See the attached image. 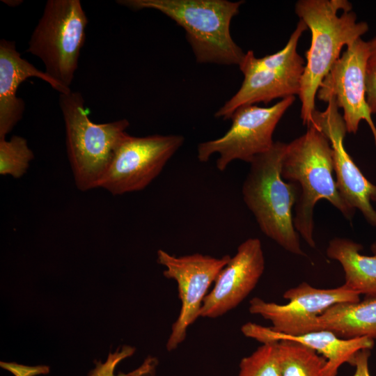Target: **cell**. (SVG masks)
Listing matches in <instances>:
<instances>
[{
	"mask_svg": "<svg viewBox=\"0 0 376 376\" xmlns=\"http://www.w3.org/2000/svg\"><path fill=\"white\" fill-rule=\"evenodd\" d=\"M243 334L262 343L290 340L302 344L327 361L324 376H336L339 368L345 363H351L354 355L363 349L371 350L375 340L368 337L342 338L327 330H319L290 336L272 331L269 327L248 322L242 327Z\"/></svg>",
	"mask_w": 376,
	"mask_h": 376,
	"instance_id": "16",
	"label": "cell"
},
{
	"mask_svg": "<svg viewBox=\"0 0 376 376\" xmlns=\"http://www.w3.org/2000/svg\"><path fill=\"white\" fill-rule=\"evenodd\" d=\"M319 330L330 331L342 338L376 340V297L333 305L311 323L306 333Z\"/></svg>",
	"mask_w": 376,
	"mask_h": 376,
	"instance_id": "17",
	"label": "cell"
},
{
	"mask_svg": "<svg viewBox=\"0 0 376 376\" xmlns=\"http://www.w3.org/2000/svg\"><path fill=\"white\" fill-rule=\"evenodd\" d=\"M338 109L335 99H329L324 111H314L311 124L316 126L330 142L336 182L341 196L376 227V210L372 205V202H376V185L365 177L345 148L344 139L347 132Z\"/></svg>",
	"mask_w": 376,
	"mask_h": 376,
	"instance_id": "13",
	"label": "cell"
},
{
	"mask_svg": "<svg viewBox=\"0 0 376 376\" xmlns=\"http://www.w3.org/2000/svg\"><path fill=\"white\" fill-rule=\"evenodd\" d=\"M308 29L299 19L288 41L280 51L257 58L253 51L246 53L239 65L244 75L242 84L214 116L224 120L230 119L238 108L265 104L277 99H285L299 95L304 71V61L297 52L298 42Z\"/></svg>",
	"mask_w": 376,
	"mask_h": 376,
	"instance_id": "6",
	"label": "cell"
},
{
	"mask_svg": "<svg viewBox=\"0 0 376 376\" xmlns=\"http://www.w3.org/2000/svg\"><path fill=\"white\" fill-rule=\"evenodd\" d=\"M183 143L181 135L134 136L127 134L117 148L97 188L114 196L145 189L160 174Z\"/></svg>",
	"mask_w": 376,
	"mask_h": 376,
	"instance_id": "9",
	"label": "cell"
},
{
	"mask_svg": "<svg viewBox=\"0 0 376 376\" xmlns=\"http://www.w3.org/2000/svg\"><path fill=\"white\" fill-rule=\"evenodd\" d=\"M286 144L276 141L268 151L250 162L242 194L244 202L266 236L287 251L305 256L292 212L299 188L295 183L286 182L281 174Z\"/></svg>",
	"mask_w": 376,
	"mask_h": 376,
	"instance_id": "4",
	"label": "cell"
},
{
	"mask_svg": "<svg viewBox=\"0 0 376 376\" xmlns=\"http://www.w3.org/2000/svg\"><path fill=\"white\" fill-rule=\"evenodd\" d=\"M369 56L368 42L359 38L348 46L323 79L316 97L325 102L335 99L343 111L348 133L356 134L360 122L365 120L376 146V127L366 98L365 79Z\"/></svg>",
	"mask_w": 376,
	"mask_h": 376,
	"instance_id": "11",
	"label": "cell"
},
{
	"mask_svg": "<svg viewBox=\"0 0 376 376\" xmlns=\"http://www.w3.org/2000/svg\"><path fill=\"white\" fill-rule=\"evenodd\" d=\"M352 8L347 0H299L295 3L296 14L311 33L298 95L301 118L307 127L316 110L320 84L340 58L343 47L350 46L368 31L366 22L357 21Z\"/></svg>",
	"mask_w": 376,
	"mask_h": 376,
	"instance_id": "1",
	"label": "cell"
},
{
	"mask_svg": "<svg viewBox=\"0 0 376 376\" xmlns=\"http://www.w3.org/2000/svg\"><path fill=\"white\" fill-rule=\"evenodd\" d=\"M230 258L224 255L217 258L198 253L175 256L162 249L157 251V263L166 267L164 276L176 281L181 301L166 345L168 351L174 350L185 340L187 329L200 317L207 291Z\"/></svg>",
	"mask_w": 376,
	"mask_h": 376,
	"instance_id": "10",
	"label": "cell"
},
{
	"mask_svg": "<svg viewBox=\"0 0 376 376\" xmlns=\"http://www.w3.org/2000/svg\"><path fill=\"white\" fill-rule=\"evenodd\" d=\"M29 77H37L48 83L60 94L68 93L67 88L21 57L14 41L0 40V139L6 138L22 119L25 103L16 95L19 85Z\"/></svg>",
	"mask_w": 376,
	"mask_h": 376,
	"instance_id": "15",
	"label": "cell"
},
{
	"mask_svg": "<svg viewBox=\"0 0 376 376\" xmlns=\"http://www.w3.org/2000/svg\"><path fill=\"white\" fill-rule=\"evenodd\" d=\"M88 18L79 0H48L27 52L39 58L45 72L63 86L70 85L86 38Z\"/></svg>",
	"mask_w": 376,
	"mask_h": 376,
	"instance_id": "7",
	"label": "cell"
},
{
	"mask_svg": "<svg viewBox=\"0 0 376 376\" xmlns=\"http://www.w3.org/2000/svg\"><path fill=\"white\" fill-rule=\"evenodd\" d=\"M370 356V349H363L354 355L350 363L355 367V372L353 376H370L368 367Z\"/></svg>",
	"mask_w": 376,
	"mask_h": 376,
	"instance_id": "25",
	"label": "cell"
},
{
	"mask_svg": "<svg viewBox=\"0 0 376 376\" xmlns=\"http://www.w3.org/2000/svg\"><path fill=\"white\" fill-rule=\"evenodd\" d=\"M361 244L345 237H334L329 242L327 256L342 266L347 289L376 297V242L371 246L372 256L360 253Z\"/></svg>",
	"mask_w": 376,
	"mask_h": 376,
	"instance_id": "18",
	"label": "cell"
},
{
	"mask_svg": "<svg viewBox=\"0 0 376 376\" xmlns=\"http://www.w3.org/2000/svg\"><path fill=\"white\" fill-rule=\"evenodd\" d=\"M365 88L370 111L372 114L376 113V64L366 70Z\"/></svg>",
	"mask_w": 376,
	"mask_h": 376,
	"instance_id": "24",
	"label": "cell"
},
{
	"mask_svg": "<svg viewBox=\"0 0 376 376\" xmlns=\"http://www.w3.org/2000/svg\"><path fill=\"white\" fill-rule=\"evenodd\" d=\"M264 269L260 240L246 239L239 245L204 298L200 317L217 318L237 307L255 288Z\"/></svg>",
	"mask_w": 376,
	"mask_h": 376,
	"instance_id": "14",
	"label": "cell"
},
{
	"mask_svg": "<svg viewBox=\"0 0 376 376\" xmlns=\"http://www.w3.org/2000/svg\"><path fill=\"white\" fill-rule=\"evenodd\" d=\"M1 367L10 371L15 376H35L40 374H48L49 368L47 366H27L16 363L1 361Z\"/></svg>",
	"mask_w": 376,
	"mask_h": 376,
	"instance_id": "23",
	"label": "cell"
},
{
	"mask_svg": "<svg viewBox=\"0 0 376 376\" xmlns=\"http://www.w3.org/2000/svg\"><path fill=\"white\" fill-rule=\"evenodd\" d=\"M281 376H324L327 359L315 350L290 340L277 341Z\"/></svg>",
	"mask_w": 376,
	"mask_h": 376,
	"instance_id": "19",
	"label": "cell"
},
{
	"mask_svg": "<svg viewBox=\"0 0 376 376\" xmlns=\"http://www.w3.org/2000/svg\"><path fill=\"white\" fill-rule=\"evenodd\" d=\"M134 350L135 349L134 347L123 346L120 352L117 350L114 354L109 353L108 359L104 363H102L100 361H95L96 367L90 372L88 376H131L132 373L127 375L120 373L115 375L114 370L120 361L132 355Z\"/></svg>",
	"mask_w": 376,
	"mask_h": 376,
	"instance_id": "22",
	"label": "cell"
},
{
	"mask_svg": "<svg viewBox=\"0 0 376 376\" xmlns=\"http://www.w3.org/2000/svg\"><path fill=\"white\" fill-rule=\"evenodd\" d=\"M118 3L138 10L160 11L184 29L199 63L236 65L245 53L233 40L232 19L243 1L227 0H120Z\"/></svg>",
	"mask_w": 376,
	"mask_h": 376,
	"instance_id": "3",
	"label": "cell"
},
{
	"mask_svg": "<svg viewBox=\"0 0 376 376\" xmlns=\"http://www.w3.org/2000/svg\"><path fill=\"white\" fill-rule=\"evenodd\" d=\"M281 174L285 181L299 188L293 222L309 246L315 247L313 211L320 200L330 203L348 220L352 219L355 210L341 196L334 178L330 142L314 125H309L303 135L286 144Z\"/></svg>",
	"mask_w": 376,
	"mask_h": 376,
	"instance_id": "2",
	"label": "cell"
},
{
	"mask_svg": "<svg viewBox=\"0 0 376 376\" xmlns=\"http://www.w3.org/2000/svg\"><path fill=\"white\" fill-rule=\"evenodd\" d=\"M283 297L288 301L287 304L253 297L249 301V311L270 321L272 331L290 336L305 334L311 323L333 305L360 301V294L343 285L335 288H318L306 282L287 290Z\"/></svg>",
	"mask_w": 376,
	"mask_h": 376,
	"instance_id": "12",
	"label": "cell"
},
{
	"mask_svg": "<svg viewBox=\"0 0 376 376\" xmlns=\"http://www.w3.org/2000/svg\"><path fill=\"white\" fill-rule=\"evenodd\" d=\"M68 159L77 187L97 188L119 144L127 134V119L95 123L88 117L81 93L60 94Z\"/></svg>",
	"mask_w": 376,
	"mask_h": 376,
	"instance_id": "5",
	"label": "cell"
},
{
	"mask_svg": "<svg viewBox=\"0 0 376 376\" xmlns=\"http://www.w3.org/2000/svg\"><path fill=\"white\" fill-rule=\"evenodd\" d=\"M34 154L22 136L14 135L9 140L0 139V174L15 178L27 171Z\"/></svg>",
	"mask_w": 376,
	"mask_h": 376,
	"instance_id": "20",
	"label": "cell"
},
{
	"mask_svg": "<svg viewBox=\"0 0 376 376\" xmlns=\"http://www.w3.org/2000/svg\"><path fill=\"white\" fill-rule=\"evenodd\" d=\"M295 100V97L292 96L269 107L251 104L238 108L233 113L232 124L224 135L198 145V161L206 162L217 154L216 166L220 171L235 160L250 163L272 148L274 130Z\"/></svg>",
	"mask_w": 376,
	"mask_h": 376,
	"instance_id": "8",
	"label": "cell"
},
{
	"mask_svg": "<svg viewBox=\"0 0 376 376\" xmlns=\"http://www.w3.org/2000/svg\"><path fill=\"white\" fill-rule=\"evenodd\" d=\"M238 376H281L277 341L263 343L240 363Z\"/></svg>",
	"mask_w": 376,
	"mask_h": 376,
	"instance_id": "21",
	"label": "cell"
},
{
	"mask_svg": "<svg viewBox=\"0 0 376 376\" xmlns=\"http://www.w3.org/2000/svg\"><path fill=\"white\" fill-rule=\"evenodd\" d=\"M370 47V56L368 61L367 68L376 64V37L368 41Z\"/></svg>",
	"mask_w": 376,
	"mask_h": 376,
	"instance_id": "26",
	"label": "cell"
}]
</instances>
